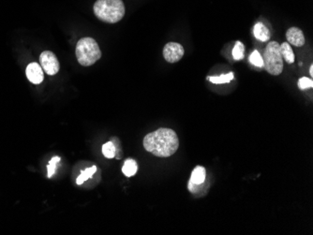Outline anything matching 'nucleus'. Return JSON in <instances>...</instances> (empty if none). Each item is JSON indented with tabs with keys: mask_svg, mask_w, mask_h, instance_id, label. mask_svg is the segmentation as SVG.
Masks as SVG:
<instances>
[{
	"mask_svg": "<svg viewBox=\"0 0 313 235\" xmlns=\"http://www.w3.org/2000/svg\"><path fill=\"white\" fill-rule=\"evenodd\" d=\"M60 160L61 159L59 157H55L49 162L48 166H47V176H48V178H51L56 173L57 164L60 161Z\"/></svg>",
	"mask_w": 313,
	"mask_h": 235,
	"instance_id": "18",
	"label": "nucleus"
},
{
	"mask_svg": "<svg viewBox=\"0 0 313 235\" xmlns=\"http://www.w3.org/2000/svg\"><path fill=\"white\" fill-rule=\"evenodd\" d=\"M286 38H287L289 44H292L296 47H301L306 42L303 31L298 27L289 28L286 32Z\"/></svg>",
	"mask_w": 313,
	"mask_h": 235,
	"instance_id": "8",
	"label": "nucleus"
},
{
	"mask_svg": "<svg viewBox=\"0 0 313 235\" xmlns=\"http://www.w3.org/2000/svg\"><path fill=\"white\" fill-rule=\"evenodd\" d=\"M93 10L98 19L108 24L119 22L126 12L122 0H97Z\"/></svg>",
	"mask_w": 313,
	"mask_h": 235,
	"instance_id": "2",
	"label": "nucleus"
},
{
	"mask_svg": "<svg viewBox=\"0 0 313 235\" xmlns=\"http://www.w3.org/2000/svg\"><path fill=\"white\" fill-rule=\"evenodd\" d=\"M250 61H251V63H252L253 65L258 67V68H262V67L264 66L263 57L261 56L260 53H259L257 50H255L254 52H253V54H251V56H250Z\"/></svg>",
	"mask_w": 313,
	"mask_h": 235,
	"instance_id": "17",
	"label": "nucleus"
},
{
	"mask_svg": "<svg viewBox=\"0 0 313 235\" xmlns=\"http://www.w3.org/2000/svg\"><path fill=\"white\" fill-rule=\"evenodd\" d=\"M184 54L183 46L176 42H169L163 48V57L169 63L180 61Z\"/></svg>",
	"mask_w": 313,
	"mask_h": 235,
	"instance_id": "6",
	"label": "nucleus"
},
{
	"mask_svg": "<svg viewBox=\"0 0 313 235\" xmlns=\"http://www.w3.org/2000/svg\"><path fill=\"white\" fill-rule=\"evenodd\" d=\"M279 49H280V54L283 60H285L288 64H293L294 62V54L288 42H283L279 46Z\"/></svg>",
	"mask_w": 313,
	"mask_h": 235,
	"instance_id": "11",
	"label": "nucleus"
},
{
	"mask_svg": "<svg viewBox=\"0 0 313 235\" xmlns=\"http://www.w3.org/2000/svg\"><path fill=\"white\" fill-rule=\"evenodd\" d=\"M313 87V79L308 78V77H303L301 79H299L298 87L302 90H305V89H308V88H312Z\"/></svg>",
	"mask_w": 313,
	"mask_h": 235,
	"instance_id": "19",
	"label": "nucleus"
},
{
	"mask_svg": "<svg viewBox=\"0 0 313 235\" xmlns=\"http://www.w3.org/2000/svg\"><path fill=\"white\" fill-rule=\"evenodd\" d=\"M279 46L277 41H270L265 47L263 57L265 71L274 76L281 74L283 71V58Z\"/></svg>",
	"mask_w": 313,
	"mask_h": 235,
	"instance_id": "4",
	"label": "nucleus"
},
{
	"mask_svg": "<svg viewBox=\"0 0 313 235\" xmlns=\"http://www.w3.org/2000/svg\"><path fill=\"white\" fill-rule=\"evenodd\" d=\"M234 73L230 72L228 74H222L220 76H214V77H209L208 80L216 85H221V84H226L229 83L234 79Z\"/></svg>",
	"mask_w": 313,
	"mask_h": 235,
	"instance_id": "15",
	"label": "nucleus"
},
{
	"mask_svg": "<svg viewBox=\"0 0 313 235\" xmlns=\"http://www.w3.org/2000/svg\"><path fill=\"white\" fill-rule=\"evenodd\" d=\"M205 177H206V172L205 168L202 166H198L193 170L190 181L195 185H202L205 181Z\"/></svg>",
	"mask_w": 313,
	"mask_h": 235,
	"instance_id": "10",
	"label": "nucleus"
},
{
	"mask_svg": "<svg viewBox=\"0 0 313 235\" xmlns=\"http://www.w3.org/2000/svg\"><path fill=\"white\" fill-rule=\"evenodd\" d=\"M39 62L42 70L48 75H56L59 72V62L53 52H43L39 56Z\"/></svg>",
	"mask_w": 313,
	"mask_h": 235,
	"instance_id": "5",
	"label": "nucleus"
},
{
	"mask_svg": "<svg viewBox=\"0 0 313 235\" xmlns=\"http://www.w3.org/2000/svg\"><path fill=\"white\" fill-rule=\"evenodd\" d=\"M102 154L107 159H113L117 156V148L113 142H108L102 145Z\"/></svg>",
	"mask_w": 313,
	"mask_h": 235,
	"instance_id": "14",
	"label": "nucleus"
},
{
	"mask_svg": "<svg viewBox=\"0 0 313 235\" xmlns=\"http://www.w3.org/2000/svg\"><path fill=\"white\" fill-rule=\"evenodd\" d=\"M310 75L313 77V66L312 65L311 67H310Z\"/></svg>",
	"mask_w": 313,
	"mask_h": 235,
	"instance_id": "21",
	"label": "nucleus"
},
{
	"mask_svg": "<svg viewBox=\"0 0 313 235\" xmlns=\"http://www.w3.org/2000/svg\"><path fill=\"white\" fill-rule=\"evenodd\" d=\"M253 34L255 37L263 42L268 41L271 37L269 29L264 24L258 23L253 27Z\"/></svg>",
	"mask_w": 313,
	"mask_h": 235,
	"instance_id": "9",
	"label": "nucleus"
},
{
	"mask_svg": "<svg viewBox=\"0 0 313 235\" xmlns=\"http://www.w3.org/2000/svg\"><path fill=\"white\" fill-rule=\"evenodd\" d=\"M244 52H245V47L244 44L241 41H236L235 44V47L232 51L233 57L235 60H241L244 58Z\"/></svg>",
	"mask_w": 313,
	"mask_h": 235,
	"instance_id": "16",
	"label": "nucleus"
},
{
	"mask_svg": "<svg viewBox=\"0 0 313 235\" xmlns=\"http://www.w3.org/2000/svg\"><path fill=\"white\" fill-rule=\"evenodd\" d=\"M138 166L136 161L133 160H128L125 161L123 167H122V172L127 176V177H132L135 173H137Z\"/></svg>",
	"mask_w": 313,
	"mask_h": 235,
	"instance_id": "12",
	"label": "nucleus"
},
{
	"mask_svg": "<svg viewBox=\"0 0 313 235\" xmlns=\"http://www.w3.org/2000/svg\"><path fill=\"white\" fill-rule=\"evenodd\" d=\"M200 186H201V185H195V184H193V183H192V182L190 181V182H189L188 188H189V190H190L192 193H197V192H199V190L201 189Z\"/></svg>",
	"mask_w": 313,
	"mask_h": 235,
	"instance_id": "20",
	"label": "nucleus"
},
{
	"mask_svg": "<svg viewBox=\"0 0 313 235\" xmlns=\"http://www.w3.org/2000/svg\"><path fill=\"white\" fill-rule=\"evenodd\" d=\"M144 147L156 157L168 158L177 151L179 140L175 130L161 127L145 137Z\"/></svg>",
	"mask_w": 313,
	"mask_h": 235,
	"instance_id": "1",
	"label": "nucleus"
},
{
	"mask_svg": "<svg viewBox=\"0 0 313 235\" xmlns=\"http://www.w3.org/2000/svg\"><path fill=\"white\" fill-rule=\"evenodd\" d=\"M25 74L27 79L34 85L40 84L44 78L42 68L38 63L29 64L25 70Z\"/></svg>",
	"mask_w": 313,
	"mask_h": 235,
	"instance_id": "7",
	"label": "nucleus"
},
{
	"mask_svg": "<svg viewBox=\"0 0 313 235\" xmlns=\"http://www.w3.org/2000/svg\"><path fill=\"white\" fill-rule=\"evenodd\" d=\"M76 57L78 62L84 67H89L99 60L101 51L96 40L92 37H83L76 45Z\"/></svg>",
	"mask_w": 313,
	"mask_h": 235,
	"instance_id": "3",
	"label": "nucleus"
},
{
	"mask_svg": "<svg viewBox=\"0 0 313 235\" xmlns=\"http://www.w3.org/2000/svg\"><path fill=\"white\" fill-rule=\"evenodd\" d=\"M96 172V166H92L91 168L85 169L84 172H82V173L77 177V179H76V184H77V185H82L86 180H88L89 178H91Z\"/></svg>",
	"mask_w": 313,
	"mask_h": 235,
	"instance_id": "13",
	"label": "nucleus"
}]
</instances>
